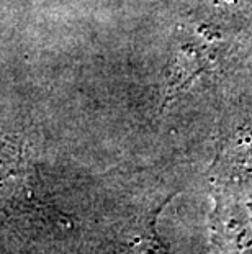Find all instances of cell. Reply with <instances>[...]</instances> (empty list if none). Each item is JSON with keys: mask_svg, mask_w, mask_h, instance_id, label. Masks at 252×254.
Here are the masks:
<instances>
[{"mask_svg": "<svg viewBox=\"0 0 252 254\" xmlns=\"http://www.w3.org/2000/svg\"><path fill=\"white\" fill-rule=\"evenodd\" d=\"M211 235L216 254H252V176L219 181Z\"/></svg>", "mask_w": 252, "mask_h": 254, "instance_id": "obj_1", "label": "cell"}, {"mask_svg": "<svg viewBox=\"0 0 252 254\" xmlns=\"http://www.w3.org/2000/svg\"><path fill=\"white\" fill-rule=\"evenodd\" d=\"M110 254H170L169 248L164 245L155 230V217L146 221V225L130 240L118 243L111 248Z\"/></svg>", "mask_w": 252, "mask_h": 254, "instance_id": "obj_2", "label": "cell"}, {"mask_svg": "<svg viewBox=\"0 0 252 254\" xmlns=\"http://www.w3.org/2000/svg\"><path fill=\"white\" fill-rule=\"evenodd\" d=\"M18 197L17 172L12 166L8 171H0V226L13 217L15 198Z\"/></svg>", "mask_w": 252, "mask_h": 254, "instance_id": "obj_3", "label": "cell"}]
</instances>
